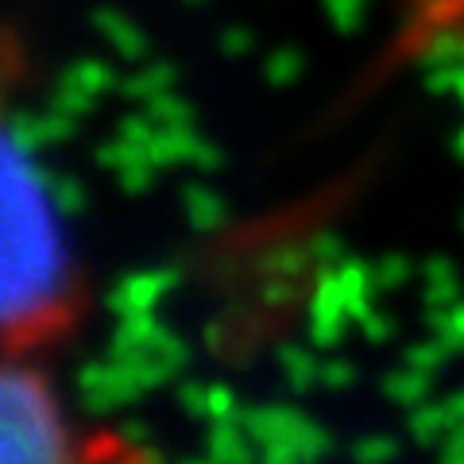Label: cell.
Segmentation results:
<instances>
[{"label":"cell","mask_w":464,"mask_h":464,"mask_svg":"<svg viewBox=\"0 0 464 464\" xmlns=\"http://www.w3.org/2000/svg\"><path fill=\"white\" fill-rule=\"evenodd\" d=\"M5 167V333L20 348L70 314V264L35 170L16 148H8Z\"/></svg>","instance_id":"1"},{"label":"cell","mask_w":464,"mask_h":464,"mask_svg":"<svg viewBox=\"0 0 464 464\" xmlns=\"http://www.w3.org/2000/svg\"><path fill=\"white\" fill-rule=\"evenodd\" d=\"M0 453H5V464H74L58 402L35 368H5V380H0Z\"/></svg>","instance_id":"2"}]
</instances>
